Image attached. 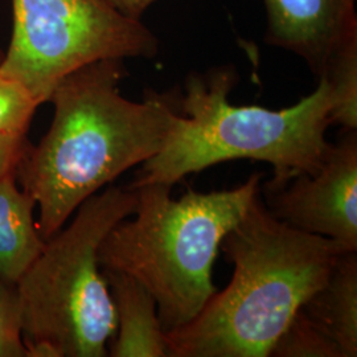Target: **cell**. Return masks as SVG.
<instances>
[{
    "mask_svg": "<svg viewBox=\"0 0 357 357\" xmlns=\"http://www.w3.org/2000/svg\"><path fill=\"white\" fill-rule=\"evenodd\" d=\"M126 76L125 60H101L68 75L51 94V126L16 168L17 181L38 208L44 241L85 200L166 143L180 113V91L149 89L135 102L121 93Z\"/></svg>",
    "mask_w": 357,
    "mask_h": 357,
    "instance_id": "6da1fadb",
    "label": "cell"
},
{
    "mask_svg": "<svg viewBox=\"0 0 357 357\" xmlns=\"http://www.w3.org/2000/svg\"><path fill=\"white\" fill-rule=\"evenodd\" d=\"M220 249L234 266L231 281L195 319L167 333L168 357L270 356L294 315L347 252L331 238L275 218L261 191Z\"/></svg>",
    "mask_w": 357,
    "mask_h": 357,
    "instance_id": "7a4b0ae2",
    "label": "cell"
},
{
    "mask_svg": "<svg viewBox=\"0 0 357 357\" xmlns=\"http://www.w3.org/2000/svg\"><path fill=\"white\" fill-rule=\"evenodd\" d=\"M238 75L233 65L191 72L178 96V113L162 150L143 163L128 188L181 178L218 163L250 159L273 167L265 190H278L302 174H314L331 143L332 90L324 77L299 102L281 110L229 102Z\"/></svg>",
    "mask_w": 357,
    "mask_h": 357,
    "instance_id": "3957f363",
    "label": "cell"
},
{
    "mask_svg": "<svg viewBox=\"0 0 357 357\" xmlns=\"http://www.w3.org/2000/svg\"><path fill=\"white\" fill-rule=\"evenodd\" d=\"M261 178L262 174H253L237 188L188 191L178 200L171 197L169 184L132 188L134 217L106 234L98 248L100 266L142 283L156 301L165 332L178 330L216 293L213 266L220 243L261 191Z\"/></svg>",
    "mask_w": 357,
    "mask_h": 357,
    "instance_id": "277c9868",
    "label": "cell"
},
{
    "mask_svg": "<svg viewBox=\"0 0 357 357\" xmlns=\"http://www.w3.org/2000/svg\"><path fill=\"white\" fill-rule=\"evenodd\" d=\"M137 192L110 185L78 206L16 282L28 357H103L116 331L98 248L134 213Z\"/></svg>",
    "mask_w": 357,
    "mask_h": 357,
    "instance_id": "5b68a950",
    "label": "cell"
},
{
    "mask_svg": "<svg viewBox=\"0 0 357 357\" xmlns=\"http://www.w3.org/2000/svg\"><path fill=\"white\" fill-rule=\"evenodd\" d=\"M13 35L0 75L24 86L38 105L61 79L112 59H153L159 40L142 22L103 0H11Z\"/></svg>",
    "mask_w": 357,
    "mask_h": 357,
    "instance_id": "8992f818",
    "label": "cell"
},
{
    "mask_svg": "<svg viewBox=\"0 0 357 357\" xmlns=\"http://www.w3.org/2000/svg\"><path fill=\"white\" fill-rule=\"evenodd\" d=\"M264 192L268 212L282 222L357 252V130L343 128L314 174Z\"/></svg>",
    "mask_w": 357,
    "mask_h": 357,
    "instance_id": "52a82bcc",
    "label": "cell"
},
{
    "mask_svg": "<svg viewBox=\"0 0 357 357\" xmlns=\"http://www.w3.org/2000/svg\"><path fill=\"white\" fill-rule=\"evenodd\" d=\"M265 43L305 60L319 79L335 52L357 38L356 0H262Z\"/></svg>",
    "mask_w": 357,
    "mask_h": 357,
    "instance_id": "ba28073f",
    "label": "cell"
},
{
    "mask_svg": "<svg viewBox=\"0 0 357 357\" xmlns=\"http://www.w3.org/2000/svg\"><path fill=\"white\" fill-rule=\"evenodd\" d=\"M116 317V331L107 348L113 357H168L167 333L150 291L128 274L102 268Z\"/></svg>",
    "mask_w": 357,
    "mask_h": 357,
    "instance_id": "9c48e42d",
    "label": "cell"
},
{
    "mask_svg": "<svg viewBox=\"0 0 357 357\" xmlns=\"http://www.w3.org/2000/svg\"><path fill=\"white\" fill-rule=\"evenodd\" d=\"M301 310L339 345L344 357L357 356V252H343L328 278Z\"/></svg>",
    "mask_w": 357,
    "mask_h": 357,
    "instance_id": "30bf717a",
    "label": "cell"
},
{
    "mask_svg": "<svg viewBox=\"0 0 357 357\" xmlns=\"http://www.w3.org/2000/svg\"><path fill=\"white\" fill-rule=\"evenodd\" d=\"M35 202L19 188L16 171L0 176V280L15 283L45 241L33 217Z\"/></svg>",
    "mask_w": 357,
    "mask_h": 357,
    "instance_id": "8fae6325",
    "label": "cell"
},
{
    "mask_svg": "<svg viewBox=\"0 0 357 357\" xmlns=\"http://www.w3.org/2000/svg\"><path fill=\"white\" fill-rule=\"evenodd\" d=\"M332 90V125L357 130V38L335 52L323 76Z\"/></svg>",
    "mask_w": 357,
    "mask_h": 357,
    "instance_id": "7c38bea8",
    "label": "cell"
},
{
    "mask_svg": "<svg viewBox=\"0 0 357 357\" xmlns=\"http://www.w3.org/2000/svg\"><path fill=\"white\" fill-rule=\"evenodd\" d=\"M268 357H344L339 345L299 308Z\"/></svg>",
    "mask_w": 357,
    "mask_h": 357,
    "instance_id": "4fadbf2b",
    "label": "cell"
},
{
    "mask_svg": "<svg viewBox=\"0 0 357 357\" xmlns=\"http://www.w3.org/2000/svg\"><path fill=\"white\" fill-rule=\"evenodd\" d=\"M38 106L24 86L0 75V135L26 134Z\"/></svg>",
    "mask_w": 357,
    "mask_h": 357,
    "instance_id": "5bb4252c",
    "label": "cell"
},
{
    "mask_svg": "<svg viewBox=\"0 0 357 357\" xmlns=\"http://www.w3.org/2000/svg\"><path fill=\"white\" fill-rule=\"evenodd\" d=\"M0 357H28L16 284L0 280Z\"/></svg>",
    "mask_w": 357,
    "mask_h": 357,
    "instance_id": "9a60e30c",
    "label": "cell"
},
{
    "mask_svg": "<svg viewBox=\"0 0 357 357\" xmlns=\"http://www.w3.org/2000/svg\"><path fill=\"white\" fill-rule=\"evenodd\" d=\"M28 147L26 134L0 135V176L16 171Z\"/></svg>",
    "mask_w": 357,
    "mask_h": 357,
    "instance_id": "2e32d148",
    "label": "cell"
},
{
    "mask_svg": "<svg viewBox=\"0 0 357 357\" xmlns=\"http://www.w3.org/2000/svg\"><path fill=\"white\" fill-rule=\"evenodd\" d=\"M103 1L128 19L142 22L143 15L158 0H103Z\"/></svg>",
    "mask_w": 357,
    "mask_h": 357,
    "instance_id": "e0dca14e",
    "label": "cell"
},
{
    "mask_svg": "<svg viewBox=\"0 0 357 357\" xmlns=\"http://www.w3.org/2000/svg\"><path fill=\"white\" fill-rule=\"evenodd\" d=\"M3 53H4V52L1 51V50H0V61H1V57H3Z\"/></svg>",
    "mask_w": 357,
    "mask_h": 357,
    "instance_id": "ac0fdd59",
    "label": "cell"
}]
</instances>
